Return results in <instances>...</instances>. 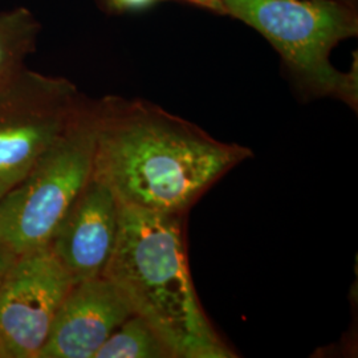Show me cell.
Masks as SVG:
<instances>
[{"instance_id":"obj_1","label":"cell","mask_w":358,"mask_h":358,"mask_svg":"<svg viewBox=\"0 0 358 358\" xmlns=\"http://www.w3.org/2000/svg\"><path fill=\"white\" fill-rule=\"evenodd\" d=\"M92 177L120 202L140 210L186 213L252 150L143 100L108 96L92 103Z\"/></svg>"},{"instance_id":"obj_2","label":"cell","mask_w":358,"mask_h":358,"mask_svg":"<svg viewBox=\"0 0 358 358\" xmlns=\"http://www.w3.org/2000/svg\"><path fill=\"white\" fill-rule=\"evenodd\" d=\"M103 276L127 296L176 358H231L201 307L190 276L185 215L120 207L115 251Z\"/></svg>"},{"instance_id":"obj_3","label":"cell","mask_w":358,"mask_h":358,"mask_svg":"<svg viewBox=\"0 0 358 358\" xmlns=\"http://www.w3.org/2000/svg\"><path fill=\"white\" fill-rule=\"evenodd\" d=\"M234 17L255 28L308 90L356 108L357 72L333 66V48L357 34L356 13L337 0H222Z\"/></svg>"},{"instance_id":"obj_4","label":"cell","mask_w":358,"mask_h":358,"mask_svg":"<svg viewBox=\"0 0 358 358\" xmlns=\"http://www.w3.org/2000/svg\"><path fill=\"white\" fill-rule=\"evenodd\" d=\"M94 120L84 101L63 134L0 196V244L13 255L47 247L92 178Z\"/></svg>"},{"instance_id":"obj_5","label":"cell","mask_w":358,"mask_h":358,"mask_svg":"<svg viewBox=\"0 0 358 358\" xmlns=\"http://www.w3.org/2000/svg\"><path fill=\"white\" fill-rule=\"evenodd\" d=\"M84 101L69 80L26 66L0 85V187L8 190L26 176Z\"/></svg>"},{"instance_id":"obj_6","label":"cell","mask_w":358,"mask_h":358,"mask_svg":"<svg viewBox=\"0 0 358 358\" xmlns=\"http://www.w3.org/2000/svg\"><path fill=\"white\" fill-rule=\"evenodd\" d=\"M72 285L48 245L15 256L0 282L1 357L38 358Z\"/></svg>"},{"instance_id":"obj_7","label":"cell","mask_w":358,"mask_h":358,"mask_svg":"<svg viewBox=\"0 0 358 358\" xmlns=\"http://www.w3.org/2000/svg\"><path fill=\"white\" fill-rule=\"evenodd\" d=\"M120 202L92 178L52 235L48 247L73 284L103 276L115 251Z\"/></svg>"},{"instance_id":"obj_8","label":"cell","mask_w":358,"mask_h":358,"mask_svg":"<svg viewBox=\"0 0 358 358\" xmlns=\"http://www.w3.org/2000/svg\"><path fill=\"white\" fill-rule=\"evenodd\" d=\"M133 313L127 296L105 276L76 282L59 308L38 358H94Z\"/></svg>"},{"instance_id":"obj_9","label":"cell","mask_w":358,"mask_h":358,"mask_svg":"<svg viewBox=\"0 0 358 358\" xmlns=\"http://www.w3.org/2000/svg\"><path fill=\"white\" fill-rule=\"evenodd\" d=\"M38 31V20L27 8L0 13V85L24 68Z\"/></svg>"},{"instance_id":"obj_10","label":"cell","mask_w":358,"mask_h":358,"mask_svg":"<svg viewBox=\"0 0 358 358\" xmlns=\"http://www.w3.org/2000/svg\"><path fill=\"white\" fill-rule=\"evenodd\" d=\"M94 358H176V355L148 321L133 313L110 334Z\"/></svg>"},{"instance_id":"obj_11","label":"cell","mask_w":358,"mask_h":358,"mask_svg":"<svg viewBox=\"0 0 358 358\" xmlns=\"http://www.w3.org/2000/svg\"><path fill=\"white\" fill-rule=\"evenodd\" d=\"M13 259L15 255L13 252L0 244V282L3 280L6 272L10 268V266L13 264Z\"/></svg>"},{"instance_id":"obj_12","label":"cell","mask_w":358,"mask_h":358,"mask_svg":"<svg viewBox=\"0 0 358 358\" xmlns=\"http://www.w3.org/2000/svg\"><path fill=\"white\" fill-rule=\"evenodd\" d=\"M115 1L118 6L125 7V8H140L143 6H148L154 0H115Z\"/></svg>"},{"instance_id":"obj_13","label":"cell","mask_w":358,"mask_h":358,"mask_svg":"<svg viewBox=\"0 0 358 358\" xmlns=\"http://www.w3.org/2000/svg\"><path fill=\"white\" fill-rule=\"evenodd\" d=\"M199 1L208 3V4H211L213 7H215V6H217V8H220V3H222V0H199Z\"/></svg>"},{"instance_id":"obj_14","label":"cell","mask_w":358,"mask_h":358,"mask_svg":"<svg viewBox=\"0 0 358 358\" xmlns=\"http://www.w3.org/2000/svg\"><path fill=\"white\" fill-rule=\"evenodd\" d=\"M7 192V190H6V189H3V187H0V196H1V195H3V194H4V192Z\"/></svg>"},{"instance_id":"obj_15","label":"cell","mask_w":358,"mask_h":358,"mask_svg":"<svg viewBox=\"0 0 358 358\" xmlns=\"http://www.w3.org/2000/svg\"><path fill=\"white\" fill-rule=\"evenodd\" d=\"M0 358H3L1 357V350H0Z\"/></svg>"}]
</instances>
